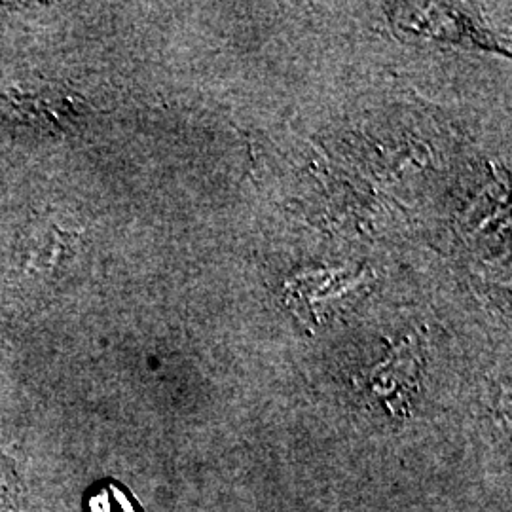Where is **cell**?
<instances>
[{
  "mask_svg": "<svg viewBox=\"0 0 512 512\" xmlns=\"http://www.w3.org/2000/svg\"><path fill=\"white\" fill-rule=\"evenodd\" d=\"M78 120L74 97L54 88L0 92V131L18 139H50L73 131Z\"/></svg>",
  "mask_w": 512,
  "mask_h": 512,
  "instance_id": "cell-1",
  "label": "cell"
},
{
  "mask_svg": "<svg viewBox=\"0 0 512 512\" xmlns=\"http://www.w3.org/2000/svg\"><path fill=\"white\" fill-rule=\"evenodd\" d=\"M88 512H145L137 495L126 484L105 478L97 482L86 495Z\"/></svg>",
  "mask_w": 512,
  "mask_h": 512,
  "instance_id": "cell-2",
  "label": "cell"
},
{
  "mask_svg": "<svg viewBox=\"0 0 512 512\" xmlns=\"http://www.w3.org/2000/svg\"><path fill=\"white\" fill-rule=\"evenodd\" d=\"M73 234H65L55 224H44V228L37 234V241L33 249H29V266L38 270H52L59 260H63L69 251V241Z\"/></svg>",
  "mask_w": 512,
  "mask_h": 512,
  "instance_id": "cell-3",
  "label": "cell"
},
{
  "mask_svg": "<svg viewBox=\"0 0 512 512\" xmlns=\"http://www.w3.org/2000/svg\"><path fill=\"white\" fill-rule=\"evenodd\" d=\"M0 512H23V480L16 459L0 450Z\"/></svg>",
  "mask_w": 512,
  "mask_h": 512,
  "instance_id": "cell-4",
  "label": "cell"
}]
</instances>
